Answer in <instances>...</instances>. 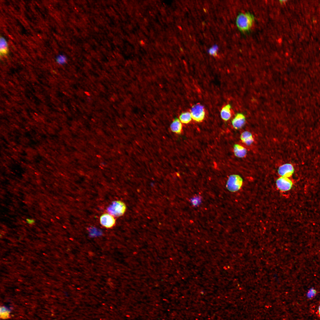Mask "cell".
I'll use <instances>...</instances> for the list:
<instances>
[{
	"label": "cell",
	"instance_id": "1",
	"mask_svg": "<svg viewBox=\"0 0 320 320\" xmlns=\"http://www.w3.org/2000/svg\"><path fill=\"white\" fill-rule=\"evenodd\" d=\"M254 18L250 14L247 13H241L237 16L236 23L238 28L241 31H248L253 23Z\"/></svg>",
	"mask_w": 320,
	"mask_h": 320
},
{
	"label": "cell",
	"instance_id": "2",
	"mask_svg": "<svg viewBox=\"0 0 320 320\" xmlns=\"http://www.w3.org/2000/svg\"><path fill=\"white\" fill-rule=\"evenodd\" d=\"M126 210L125 204L120 200L113 201L107 208L108 213L115 217H118L122 216Z\"/></svg>",
	"mask_w": 320,
	"mask_h": 320
},
{
	"label": "cell",
	"instance_id": "3",
	"mask_svg": "<svg viewBox=\"0 0 320 320\" xmlns=\"http://www.w3.org/2000/svg\"><path fill=\"white\" fill-rule=\"evenodd\" d=\"M243 183L242 177L239 175L233 174L230 175L226 184L227 189L231 192H235L239 190Z\"/></svg>",
	"mask_w": 320,
	"mask_h": 320
},
{
	"label": "cell",
	"instance_id": "4",
	"mask_svg": "<svg viewBox=\"0 0 320 320\" xmlns=\"http://www.w3.org/2000/svg\"><path fill=\"white\" fill-rule=\"evenodd\" d=\"M192 119L197 122H200L204 119L205 116L204 107L202 105L198 103L193 105L191 110Z\"/></svg>",
	"mask_w": 320,
	"mask_h": 320
},
{
	"label": "cell",
	"instance_id": "5",
	"mask_svg": "<svg viewBox=\"0 0 320 320\" xmlns=\"http://www.w3.org/2000/svg\"><path fill=\"white\" fill-rule=\"evenodd\" d=\"M101 225L107 228H111L115 225L116 220L114 217L108 212L102 214L100 218Z\"/></svg>",
	"mask_w": 320,
	"mask_h": 320
},
{
	"label": "cell",
	"instance_id": "6",
	"mask_svg": "<svg viewBox=\"0 0 320 320\" xmlns=\"http://www.w3.org/2000/svg\"><path fill=\"white\" fill-rule=\"evenodd\" d=\"M276 184L277 188L280 190L286 191L291 188L293 183L288 177L281 176L276 180Z\"/></svg>",
	"mask_w": 320,
	"mask_h": 320
},
{
	"label": "cell",
	"instance_id": "7",
	"mask_svg": "<svg viewBox=\"0 0 320 320\" xmlns=\"http://www.w3.org/2000/svg\"><path fill=\"white\" fill-rule=\"evenodd\" d=\"M294 172V168L292 164L287 163L281 165L278 170L279 174L281 176L289 177L292 175Z\"/></svg>",
	"mask_w": 320,
	"mask_h": 320
},
{
	"label": "cell",
	"instance_id": "8",
	"mask_svg": "<svg viewBox=\"0 0 320 320\" xmlns=\"http://www.w3.org/2000/svg\"><path fill=\"white\" fill-rule=\"evenodd\" d=\"M246 122V118L244 115L241 113H238L235 115L231 121L233 127L236 129L241 128Z\"/></svg>",
	"mask_w": 320,
	"mask_h": 320
},
{
	"label": "cell",
	"instance_id": "9",
	"mask_svg": "<svg viewBox=\"0 0 320 320\" xmlns=\"http://www.w3.org/2000/svg\"><path fill=\"white\" fill-rule=\"evenodd\" d=\"M183 126L182 123L179 119H175L170 125L171 130L173 132L177 134H180L182 130Z\"/></svg>",
	"mask_w": 320,
	"mask_h": 320
},
{
	"label": "cell",
	"instance_id": "10",
	"mask_svg": "<svg viewBox=\"0 0 320 320\" xmlns=\"http://www.w3.org/2000/svg\"><path fill=\"white\" fill-rule=\"evenodd\" d=\"M220 114L222 119L225 121L228 120L231 116L230 105L227 104L223 106L221 110Z\"/></svg>",
	"mask_w": 320,
	"mask_h": 320
},
{
	"label": "cell",
	"instance_id": "11",
	"mask_svg": "<svg viewBox=\"0 0 320 320\" xmlns=\"http://www.w3.org/2000/svg\"><path fill=\"white\" fill-rule=\"evenodd\" d=\"M233 152L236 156L241 158L245 157L247 153L246 149L242 146L238 144L234 145Z\"/></svg>",
	"mask_w": 320,
	"mask_h": 320
},
{
	"label": "cell",
	"instance_id": "12",
	"mask_svg": "<svg viewBox=\"0 0 320 320\" xmlns=\"http://www.w3.org/2000/svg\"><path fill=\"white\" fill-rule=\"evenodd\" d=\"M240 138L243 143L248 145H251L254 140L252 134L247 131L243 132L241 135Z\"/></svg>",
	"mask_w": 320,
	"mask_h": 320
},
{
	"label": "cell",
	"instance_id": "13",
	"mask_svg": "<svg viewBox=\"0 0 320 320\" xmlns=\"http://www.w3.org/2000/svg\"><path fill=\"white\" fill-rule=\"evenodd\" d=\"M8 52V48L7 42L2 37L0 38V52L2 56L7 55Z\"/></svg>",
	"mask_w": 320,
	"mask_h": 320
},
{
	"label": "cell",
	"instance_id": "14",
	"mask_svg": "<svg viewBox=\"0 0 320 320\" xmlns=\"http://www.w3.org/2000/svg\"><path fill=\"white\" fill-rule=\"evenodd\" d=\"M192 119L190 112L186 111L182 113L179 116V119L182 123L187 124Z\"/></svg>",
	"mask_w": 320,
	"mask_h": 320
},
{
	"label": "cell",
	"instance_id": "15",
	"mask_svg": "<svg viewBox=\"0 0 320 320\" xmlns=\"http://www.w3.org/2000/svg\"><path fill=\"white\" fill-rule=\"evenodd\" d=\"M10 313V310L4 306H1L0 317L2 319H7L9 317Z\"/></svg>",
	"mask_w": 320,
	"mask_h": 320
},
{
	"label": "cell",
	"instance_id": "16",
	"mask_svg": "<svg viewBox=\"0 0 320 320\" xmlns=\"http://www.w3.org/2000/svg\"><path fill=\"white\" fill-rule=\"evenodd\" d=\"M218 47L216 45H214L211 47L209 50V53L210 55L215 56L217 55Z\"/></svg>",
	"mask_w": 320,
	"mask_h": 320
},
{
	"label": "cell",
	"instance_id": "17",
	"mask_svg": "<svg viewBox=\"0 0 320 320\" xmlns=\"http://www.w3.org/2000/svg\"><path fill=\"white\" fill-rule=\"evenodd\" d=\"M316 294V290L313 288L310 289L308 292L307 295L309 298H311L314 297Z\"/></svg>",
	"mask_w": 320,
	"mask_h": 320
},
{
	"label": "cell",
	"instance_id": "18",
	"mask_svg": "<svg viewBox=\"0 0 320 320\" xmlns=\"http://www.w3.org/2000/svg\"><path fill=\"white\" fill-rule=\"evenodd\" d=\"M57 60L59 63L62 64L65 62V59L64 56L60 55L57 57Z\"/></svg>",
	"mask_w": 320,
	"mask_h": 320
},
{
	"label": "cell",
	"instance_id": "19",
	"mask_svg": "<svg viewBox=\"0 0 320 320\" xmlns=\"http://www.w3.org/2000/svg\"><path fill=\"white\" fill-rule=\"evenodd\" d=\"M26 221L27 223L30 224H33L35 223L34 220L31 219H27Z\"/></svg>",
	"mask_w": 320,
	"mask_h": 320
},
{
	"label": "cell",
	"instance_id": "20",
	"mask_svg": "<svg viewBox=\"0 0 320 320\" xmlns=\"http://www.w3.org/2000/svg\"><path fill=\"white\" fill-rule=\"evenodd\" d=\"M192 202L194 205H196L199 202V201L196 198L193 199L192 200Z\"/></svg>",
	"mask_w": 320,
	"mask_h": 320
},
{
	"label": "cell",
	"instance_id": "21",
	"mask_svg": "<svg viewBox=\"0 0 320 320\" xmlns=\"http://www.w3.org/2000/svg\"><path fill=\"white\" fill-rule=\"evenodd\" d=\"M318 311L319 315L320 316V305L318 308Z\"/></svg>",
	"mask_w": 320,
	"mask_h": 320
},
{
	"label": "cell",
	"instance_id": "22",
	"mask_svg": "<svg viewBox=\"0 0 320 320\" xmlns=\"http://www.w3.org/2000/svg\"><path fill=\"white\" fill-rule=\"evenodd\" d=\"M40 174H41V173H40Z\"/></svg>",
	"mask_w": 320,
	"mask_h": 320
}]
</instances>
